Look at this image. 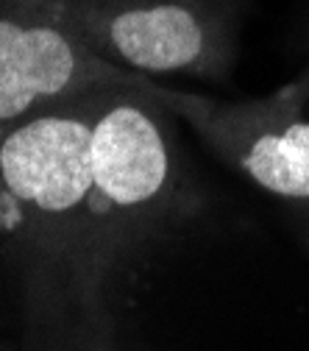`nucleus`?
I'll list each match as a JSON object with an SVG mask.
<instances>
[{
	"mask_svg": "<svg viewBox=\"0 0 309 351\" xmlns=\"http://www.w3.org/2000/svg\"><path fill=\"white\" fill-rule=\"evenodd\" d=\"M109 86L0 131V237L45 304L75 301L92 310L98 301L90 271V137Z\"/></svg>",
	"mask_w": 309,
	"mask_h": 351,
	"instance_id": "1",
	"label": "nucleus"
},
{
	"mask_svg": "<svg viewBox=\"0 0 309 351\" xmlns=\"http://www.w3.org/2000/svg\"><path fill=\"white\" fill-rule=\"evenodd\" d=\"M145 78L109 86L92 123L90 271L98 298L112 271L187 204L173 114Z\"/></svg>",
	"mask_w": 309,
	"mask_h": 351,
	"instance_id": "2",
	"label": "nucleus"
},
{
	"mask_svg": "<svg viewBox=\"0 0 309 351\" xmlns=\"http://www.w3.org/2000/svg\"><path fill=\"white\" fill-rule=\"evenodd\" d=\"M148 93L245 182L290 209L309 243V70L264 98L220 101L145 78Z\"/></svg>",
	"mask_w": 309,
	"mask_h": 351,
	"instance_id": "3",
	"label": "nucleus"
},
{
	"mask_svg": "<svg viewBox=\"0 0 309 351\" xmlns=\"http://www.w3.org/2000/svg\"><path fill=\"white\" fill-rule=\"evenodd\" d=\"M53 14L101 59L140 75H229L234 42L203 0H84Z\"/></svg>",
	"mask_w": 309,
	"mask_h": 351,
	"instance_id": "4",
	"label": "nucleus"
},
{
	"mask_svg": "<svg viewBox=\"0 0 309 351\" xmlns=\"http://www.w3.org/2000/svg\"><path fill=\"white\" fill-rule=\"evenodd\" d=\"M143 78L101 59L53 12L0 0V131L78 93Z\"/></svg>",
	"mask_w": 309,
	"mask_h": 351,
	"instance_id": "5",
	"label": "nucleus"
},
{
	"mask_svg": "<svg viewBox=\"0 0 309 351\" xmlns=\"http://www.w3.org/2000/svg\"><path fill=\"white\" fill-rule=\"evenodd\" d=\"M14 3H23V6H34V9L53 12V9H64V6H73V3H84V0H14Z\"/></svg>",
	"mask_w": 309,
	"mask_h": 351,
	"instance_id": "6",
	"label": "nucleus"
}]
</instances>
